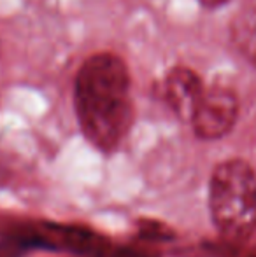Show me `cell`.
<instances>
[{
  "label": "cell",
  "mask_w": 256,
  "mask_h": 257,
  "mask_svg": "<svg viewBox=\"0 0 256 257\" xmlns=\"http://www.w3.org/2000/svg\"><path fill=\"white\" fill-rule=\"evenodd\" d=\"M130 70L123 58L99 53L81 65L74 81V103L84 137L100 151H113L133 121Z\"/></svg>",
  "instance_id": "1"
},
{
  "label": "cell",
  "mask_w": 256,
  "mask_h": 257,
  "mask_svg": "<svg viewBox=\"0 0 256 257\" xmlns=\"http://www.w3.org/2000/svg\"><path fill=\"white\" fill-rule=\"evenodd\" d=\"M200 6H204L205 9H218V7H223L230 2V0H198Z\"/></svg>",
  "instance_id": "5"
},
{
  "label": "cell",
  "mask_w": 256,
  "mask_h": 257,
  "mask_svg": "<svg viewBox=\"0 0 256 257\" xmlns=\"http://www.w3.org/2000/svg\"><path fill=\"white\" fill-rule=\"evenodd\" d=\"M209 206L225 236L244 240L256 229V173L242 159H228L212 172Z\"/></svg>",
  "instance_id": "2"
},
{
  "label": "cell",
  "mask_w": 256,
  "mask_h": 257,
  "mask_svg": "<svg viewBox=\"0 0 256 257\" xmlns=\"http://www.w3.org/2000/svg\"><path fill=\"white\" fill-rule=\"evenodd\" d=\"M239 115V100L228 88L205 89L195 107L190 122L202 140H218L232 132Z\"/></svg>",
  "instance_id": "3"
},
{
  "label": "cell",
  "mask_w": 256,
  "mask_h": 257,
  "mask_svg": "<svg viewBox=\"0 0 256 257\" xmlns=\"http://www.w3.org/2000/svg\"><path fill=\"white\" fill-rule=\"evenodd\" d=\"M200 75L188 67H174L161 82V98L178 117L190 121L198 100L204 95Z\"/></svg>",
  "instance_id": "4"
}]
</instances>
